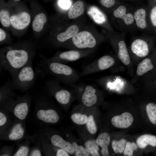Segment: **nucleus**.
<instances>
[{"label":"nucleus","mask_w":156,"mask_h":156,"mask_svg":"<svg viewBox=\"0 0 156 156\" xmlns=\"http://www.w3.org/2000/svg\"><path fill=\"white\" fill-rule=\"evenodd\" d=\"M36 68L37 73L40 76L44 77L51 75L68 86H75L80 77L77 72L70 66L43 56Z\"/></svg>","instance_id":"f257e3e1"},{"label":"nucleus","mask_w":156,"mask_h":156,"mask_svg":"<svg viewBox=\"0 0 156 156\" xmlns=\"http://www.w3.org/2000/svg\"><path fill=\"white\" fill-rule=\"evenodd\" d=\"M146 36H141L133 38L130 45L131 52L137 56L146 57L149 52V47Z\"/></svg>","instance_id":"1a4fd4ad"},{"label":"nucleus","mask_w":156,"mask_h":156,"mask_svg":"<svg viewBox=\"0 0 156 156\" xmlns=\"http://www.w3.org/2000/svg\"><path fill=\"white\" fill-rule=\"evenodd\" d=\"M88 12L96 23L101 25H107V19L106 15L99 8L95 6L91 7Z\"/></svg>","instance_id":"f3484780"},{"label":"nucleus","mask_w":156,"mask_h":156,"mask_svg":"<svg viewBox=\"0 0 156 156\" xmlns=\"http://www.w3.org/2000/svg\"><path fill=\"white\" fill-rule=\"evenodd\" d=\"M148 16L149 22L153 27L156 28V5L148 10Z\"/></svg>","instance_id":"473e14b6"},{"label":"nucleus","mask_w":156,"mask_h":156,"mask_svg":"<svg viewBox=\"0 0 156 156\" xmlns=\"http://www.w3.org/2000/svg\"><path fill=\"white\" fill-rule=\"evenodd\" d=\"M85 145L92 156H99V154L98 152L99 146L97 144L96 140H91L87 141L85 143Z\"/></svg>","instance_id":"bb28decb"},{"label":"nucleus","mask_w":156,"mask_h":156,"mask_svg":"<svg viewBox=\"0 0 156 156\" xmlns=\"http://www.w3.org/2000/svg\"><path fill=\"white\" fill-rule=\"evenodd\" d=\"M72 2L70 0H59L58 5L62 8L64 9H69L71 6Z\"/></svg>","instance_id":"e433bc0d"},{"label":"nucleus","mask_w":156,"mask_h":156,"mask_svg":"<svg viewBox=\"0 0 156 156\" xmlns=\"http://www.w3.org/2000/svg\"><path fill=\"white\" fill-rule=\"evenodd\" d=\"M153 68V66L151 60L149 58H146L138 65L136 74L138 76L142 75L152 69Z\"/></svg>","instance_id":"b1692460"},{"label":"nucleus","mask_w":156,"mask_h":156,"mask_svg":"<svg viewBox=\"0 0 156 156\" xmlns=\"http://www.w3.org/2000/svg\"><path fill=\"white\" fill-rule=\"evenodd\" d=\"M57 156H69L68 153L65 150L62 148L59 149L57 152Z\"/></svg>","instance_id":"4c0bfd02"},{"label":"nucleus","mask_w":156,"mask_h":156,"mask_svg":"<svg viewBox=\"0 0 156 156\" xmlns=\"http://www.w3.org/2000/svg\"><path fill=\"white\" fill-rule=\"evenodd\" d=\"M0 21L2 25L5 27H9L10 24V17L9 12L5 10L0 11Z\"/></svg>","instance_id":"c85d7f7f"},{"label":"nucleus","mask_w":156,"mask_h":156,"mask_svg":"<svg viewBox=\"0 0 156 156\" xmlns=\"http://www.w3.org/2000/svg\"><path fill=\"white\" fill-rule=\"evenodd\" d=\"M47 21L45 14L43 13H40L34 17L32 23L33 30L37 32L41 31Z\"/></svg>","instance_id":"4be33fe9"},{"label":"nucleus","mask_w":156,"mask_h":156,"mask_svg":"<svg viewBox=\"0 0 156 156\" xmlns=\"http://www.w3.org/2000/svg\"><path fill=\"white\" fill-rule=\"evenodd\" d=\"M148 10L143 6L134 7L133 16L137 29L143 32L146 31L149 27Z\"/></svg>","instance_id":"6e6552de"},{"label":"nucleus","mask_w":156,"mask_h":156,"mask_svg":"<svg viewBox=\"0 0 156 156\" xmlns=\"http://www.w3.org/2000/svg\"><path fill=\"white\" fill-rule=\"evenodd\" d=\"M6 37V33L4 31L2 28L0 29V41L3 42L5 39Z\"/></svg>","instance_id":"ea45409f"},{"label":"nucleus","mask_w":156,"mask_h":156,"mask_svg":"<svg viewBox=\"0 0 156 156\" xmlns=\"http://www.w3.org/2000/svg\"><path fill=\"white\" fill-rule=\"evenodd\" d=\"M79 30V28L77 25H72L65 31L58 34L57 37V39L60 43L64 42L75 36L78 33Z\"/></svg>","instance_id":"6ab92c4d"},{"label":"nucleus","mask_w":156,"mask_h":156,"mask_svg":"<svg viewBox=\"0 0 156 156\" xmlns=\"http://www.w3.org/2000/svg\"><path fill=\"white\" fill-rule=\"evenodd\" d=\"M87 52L71 50L60 53L49 59L53 61L64 63L78 60L87 54Z\"/></svg>","instance_id":"9d476101"},{"label":"nucleus","mask_w":156,"mask_h":156,"mask_svg":"<svg viewBox=\"0 0 156 156\" xmlns=\"http://www.w3.org/2000/svg\"><path fill=\"white\" fill-rule=\"evenodd\" d=\"M97 144L101 148V153L103 156H108L109 155L108 146L110 142L109 135L104 132L99 135L96 140Z\"/></svg>","instance_id":"a211bd4d"},{"label":"nucleus","mask_w":156,"mask_h":156,"mask_svg":"<svg viewBox=\"0 0 156 156\" xmlns=\"http://www.w3.org/2000/svg\"><path fill=\"white\" fill-rule=\"evenodd\" d=\"M127 141L122 139L118 141L113 140L112 143V149L116 153H122L124 152L127 144Z\"/></svg>","instance_id":"cd10ccee"},{"label":"nucleus","mask_w":156,"mask_h":156,"mask_svg":"<svg viewBox=\"0 0 156 156\" xmlns=\"http://www.w3.org/2000/svg\"><path fill=\"white\" fill-rule=\"evenodd\" d=\"M137 145L135 143L127 142L124 151V154L125 155L132 156L133 155V151L137 150Z\"/></svg>","instance_id":"72a5a7b5"},{"label":"nucleus","mask_w":156,"mask_h":156,"mask_svg":"<svg viewBox=\"0 0 156 156\" xmlns=\"http://www.w3.org/2000/svg\"><path fill=\"white\" fill-rule=\"evenodd\" d=\"M37 74L33 68L32 61L21 68L12 77L11 85L13 89L24 92L34 85Z\"/></svg>","instance_id":"20e7f679"},{"label":"nucleus","mask_w":156,"mask_h":156,"mask_svg":"<svg viewBox=\"0 0 156 156\" xmlns=\"http://www.w3.org/2000/svg\"><path fill=\"white\" fill-rule=\"evenodd\" d=\"M74 148L75 155L76 156H90V154L88 149L83 146L78 145L75 142L72 143Z\"/></svg>","instance_id":"c756f323"},{"label":"nucleus","mask_w":156,"mask_h":156,"mask_svg":"<svg viewBox=\"0 0 156 156\" xmlns=\"http://www.w3.org/2000/svg\"><path fill=\"white\" fill-rule=\"evenodd\" d=\"M29 151L28 147L25 146H21L14 155V156H26Z\"/></svg>","instance_id":"c9c22d12"},{"label":"nucleus","mask_w":156,"mask_h":156,"mask_svg":"<svg viewBox=\"0 0 156 156\" xmlns=\"http://www.w3.org/2000/svg\"><path fill=\"white\" fill-rule=\"evenodd\" d=\"M71 118L74 122L79 125L86 124L88 119V117L86 115L77 113L73 114Z\"/></svg>","instance_id":"7c9ffc66"},{"label":"nucleus","mask_w":156,"mask_h":156,"mask_svg":"<svg viewBox=\"0 0 156 156\" xmlns=\"http://www.w3.org/2000/svg\"><path fill=\"white\" fill-rule=\"evenodd\" d=\"M84 11V4L81 1L76 2L70 7L68 14V18L74 19L81 15Z\"/></svg>","instance_id":"412c9836"},{"label":"nucleus","mask_w":156,"mask_h":156,"mask_svg":"<svg viewBox=\"0 0 156 156\" xmlns=\"http://www.w3.org/2000/svg\"><path fill=\"white\" fill-rule=\"evenodd\" d=\"M51 141L54 146L64 149L68 153L72 154L74 153V148L73 144L65 140L60 135H53L51 138Z\"/></svg>","instance_id":"dca6fc26"},{"label":"nucleus","mask_w":156,"mask_h":156,"mask_svg":"<svg viewBox=\"0 0 156 156\" xmlns=\"http://www.w3.org/2000/svg\"><path fill=\"white\" fill-rule=\"evenodd\" d=\"M11 80L8 79L7 82L3 85L0 88V98L1 100L3 98H6L8 96L13 94L12 88L11 83Z\"/></svg>","instance_id":"393cba45"},{"label":"nucleus","mask_w":156,"mask_h":156,"mask_svg":"<svg viewBox=\"0 0 156 156\" xmlns=\"http://www.w3.org/2000/svg\"><path fill=\"white\" fill-rule=\"evenodd\" d=\"M72 46L80 49H91L96 45L95 38L90 32L83 31L78 32L72 39Z\"/></svg>","instance_id":"423d86ee"},{"label":"nucleus","mask_w":156,"mask_h":156,"mask_svg":"<svg viewBox=\"0 0 156 156\" xmlns=\"http://www.w3.org/2000/svg\"><path fill=\"white\" fill-rule=\"evenodd\" d=\"M16 0V1H19V0Z\"/></svg>","instance_id":"c03bdc74"},{"label":"nucleus","mask_w":156,"mask_h":156,"mask_svg":"<svg viewBox=\"0 0 156 156\" xmlns=\"http://www.w3.org/2000/svg\"><path fill=\"white\" fill-rule=\"evenodd\" d=\"M113 34L111 36V39L112 41L116 44L118 57L124 64L128 65L130 64V60L125 41L127 33L119 32Z\"/></svg>","instance_id":"0eeeda50"},{"label":"nucleus","mask_w":156,"mask_h":156,"mask_svg":"<svg viewBox=\"0 0 156 156\" xmlns=\"http://www.w3.org/2000/svg\"><path fill=\"white\" fill-rule=\"evenodd\" d=\"M136 144L141 148H144L148 145L155 147L156 146V136L148 134L142 135L137 138Z\"/></svg>","instance_id":"aec40b11"},{"label":"nucleus","mask_w":156,"mask_h":156,"mask_svg":"<svg viewBox=\"0 0 156 156\" xmlns=\"http://www.w3.org/2000/svg\"><path fill=\"white\" fill-rule=\"evenodd\" d=\"M133 121L132 115L129 112H124L119 115L114 116L111 122L115 127L119 128H126L129 127Z\"/></svg>","instance_id":"ddd939ff"},{"label":"nucleus","mask_w":156,"mask_h":156,"mask_svg":"<svg viewBox=\"0 0 156 156\" xmlns=\"http://www.w3.org/2000/svg\"><path fill=\"white\" fill-rule=\"evenodd\" d=\"M60 81L56 78L45 80V86L48 90L54 93L55 97L59 103L65 105L70 101L71 93L60 86Z\"/></svg>","instance_id":"39448f33"},{"label":"nucleus","mask_w":156,"mask_h":156,"mask_svg":"<svg viewBox=\"0 0 156 156\" xmlns=\"http://www.w3.org/2000/svg\"><path fill=\"white\" fill-rule=\"evenodd\" d=\"M155 2H156V0H153Z\"/></svg>","instance_id":"37998d69"},{"label":"nucleus","mask_w":156,"mask_h":156,"mask_svg":"<svg viewBox=\"0 0 156 156\" xmlns=\"http://www.w3.org/2000/svg\"><path fill=\"white\" fill-rule=\"evenodd\" d=\"M7 118L5 115L1 112H0V126L3 125L6 122Z\"/></svg>","instance_id":"58836bf2"},{"label":"nucleus","mask_w":156,"mask_h":156,"mask_svg":"<svg viewBox=\"0 0 156 156\" xmlns=\"http://www.w3.org/2000/svg\"><path fill=\"white\" fill-rule=\"evenodd\" d=\"M31 16L26 12H22L12 15L10 17V24L14 29L22 30L25 28L29 25Z\"/></svg>","instance_id":"9b49d317"},{"label":"nucleus","mask_w":156,"mask_h":156,"mask_svg":"<svg viewBox=\"0 0 156 156\" xmlns=\"http://www.w3.org/2000/svg\"><path fill=\"white\" fill-rule=\"evenodd\" d=\"M26 97L24 96L17 100L14 109V115L21 120L24 119L28 113L29 104Z\"/></svg>","instance_id":"4468645a"},{"label":"nucleus","mask_w":156,"mask_h":156,"mask_svg":"<svg viewBox=\"0 0 156 156\" xmlns=\"http://www.w3.org/2000/svg\"><path fill=\"white\" fill-rule=\"evenodd\" d=\"M24 129L19 123L15 124L8 135V138L11 140H16L21 138L24 136Z\"/></svg>","instance_id":"5701e85b"},{"label":"nucleus","mask_w":156,"mask_h":156,"mask_svg":"<svg viewBox=\"0 0 156 156\" xmlns=\"http://www.w3.org/2000/svg\"><path fill=\"white\" fill-rule=\"evenodd\" d=\"M146 110L150 121L153 124L156 125V104L149 103L146 106Z\"/></svg>","instance_id":"a878e982"},{"label":"nucleus","mask_w":156,"mask_h":156,"mask_svg":"<svg viewBox=\"0 0 156 156\" xmlns=\"http://www.w3.org/2000/svg\"><path fill=\"white\" fill-rule=\"evenodd\" d=\"M86 124L87 129L90 133L93 134L96 132L97 127L94 117L92 115H90L88 117L87 121Z\"/></svg>","instance_id":"2f4dec72"},{"label":"nucleus","mask_w":156,"mask_h":156,"mask_svg":"<svg viewBox=\"0 0 156 156\" xmlns=\"http://www.w3.org/2000/svg\"><path fill=\"white\" fill-rule=\"evenodd\" d=\"M34 52L27 47H7L1 51V66L13 77L18 71L32 61Z\"/></svg>","instance_id":"f03ea898"},{"label":"nucleus","mask_w":156,"mask_h":156,"mask_svg":"<svg viewBox=\"0 0 156 156\" xmlns=\"http://www.w3.org/2000/svg\"><path fill=\"white\" fill-rule=\"evenodd\" d=\"M30 156H41L40 151L38 149H35L33 150L30 153Z\"/></svg>","instance_id":"a19ab883"},{"label":"nucleus","mask_w":156,"mask_h":156,"mask_svg":"<svg viewBox=\"0 0 156 156\" xmlns=\"http://www.w3.org/2000/svg\"><path fill=\"white\" fill-rule=\"evenodd\" d=\"M127 1H136L137 0H125Z\"/></svg>","instance_id":"79ce46f5"},{"label":"nucleus","mask_w":156,"mask_h":156,"mask_svg":"<svg viewBox=\"0 0 156 156\" xmlns=\"http://www.w3.org/2000/svg\"><path fill=\"white\" fill-rule=\"evenodd\" d=\"M134 8L121 2L113 9L112 18L119 32L131 33L137 29L133 16Z\"/></svg>","instance_id":"7ed1b4c3"},{"label":"nucleus","mask_w":156,"mask_h":156,"mask_svg":"<svg viewBox=\"0 0 156 156\" xmlns=\"http://www.w3.org/2000/svg\"><path fill=\"white\" fill-rule=\"evenodd\" d=\"M101 4L107 8H114L121 2L117 0H100Z\"/></svg>","instance_id":"f704fd0d"},{"label":"nucleus","mask_w":156,"mask_h":156,"mask_svg":"<svg viewBox=\"0 0 156 156\" xmlns=\"http://www.w3.org/2000/svg\"><path fill=\"white\" fill-rule=\"evenodd\" d=\"M82 88L83 92L81 99L83 104L87 107H90L94 105L97 100L96 89L91 85H85Z\"/></svg>","instance_id":"f8f14e48"},{"label":"nucleus","mask_w":156,"mask_h":156,"mask_svg":"<svg viewBox=\"0 0 156 156\" xmlns=\"http://www.w3.org/2000/svg\"><path fill=\"white\" fill-rule=\"evenodd\" d=\"M37 116L39 120L47 123H55L59 119L57 112L53 109H40L37 112Z\"/></svg>","instance_id":"2eb2a0df"}]
</instances>
